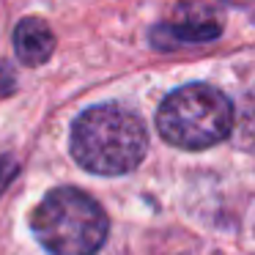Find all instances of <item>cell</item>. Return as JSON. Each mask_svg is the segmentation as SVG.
<instances>
[{
    "label": "cell",
    "mask_w": 255,
    "mask_h": 255,
    "mask_svg": "<svg viewBox=\"0 0 255 255\" xmlns=\"http://www.w3.org/2000/svg\"><path fill=\"white\" fill-rule=\"evenodd\" d=\"M77 165L96 176H124L143 162L148 132L143 118L124 105H96L80 113L69 134Z\"/></svg>",
    "instance_id": "cell-1"
},
{
    "label": "cell",
    "mask_w": 255,
    "mask_h": 255,
    "mask_svg": "<svg viewBox=\"0 0 255 255\" xmlns=\"http://www.w3.org/2000/svg\"><path fill=\"white\" fill-rule=\"evenodd\" d=\"M33 236L50 255H96L107 239V214L88 192L58 187L30 214Z\"/></svg>",
    "instance_id": "cell-2"
},
{
    "label": "cell",
    "mask_w": 255,
    "mask_h": 255,
    "mask_svg": "<svg viewBox=\"0 0 255 255\" xmlns=\"http://www.w3.org/2000/svg\"><path fill=\"white\" fill-rule=\"evenodd\" d=\"M236 113L220 88L189 83L162 99L156 110V129L162 140L184 151H203L222 143L233 132Z\"/></svg>",
    "instance_id": "cell-3"
},
{
    "label": "cell",
    "mask_w": 255,
    "mask_h": 255,
    "mask_svg": "<svg viewBox=\"0 0 255 255\" xmlns=\"http://www.w3.org/2000/svg\"><path fill=\"white\" fill-rule=\"evenodd\" d=\"M220 33V17L211 8L187 3V6H178L173 17L151 33V41L162 50H167V47L176 44H206V41H214Z\"/></svg>",
    "instance_id": "cell-4"
},
{
    "label": "cell",
    "mask_w": 255,
    "mask_h": 255,
    "mask_svg": "<svg viewBox=\"0 0 255 255\" xmlns=\"http://www.w3.org/2000/svg\"><path fill=\"white\" fill-rule=\"evenodd\" d=\"M14 50H17V58L25 66L47 63L52 50H55V36H52L50 25L39 17L22 19L17 25V30H14Z\"/></svg>",
    "instance_id": "cell-5"
},
{
    "label": "cell",
    "mask_w": 255,
    "mask_h": 255,
    "mask_svg": "<svg viewBox=\"0 0 255 255\" xmlns=\"http://www.w3.org/2000/svg\"><path fill=\"white\" fill-rule=\"evenodd\" d=\"M239 140H242V145L255 151V96L244 102V113L239 121Z\"/></svg>",
    "instance_id": "cell-6"
},
{
    "label": "cell",
    "mask_w": 255,
    "mask_h": 255,
    "mask_svg": "<svg viewBox=\"0 0 255 255\" xmlns=\"http://www.w3.org/2000/svg\"><path fill=\"white\" fill-rule=\"evenodd\" d=\"M14 176H17V165L11 159H6V156H0V192L11 184Z\"/></svg>",
    "instance_id": "cell-7"
},
{
    "label": "cell",
    "mask_w": 255,
    "mask_h": 255,
    "mask_svg": "<svg viewBox=\"0 0 255 255\" xmlns=\"http://www.w3.org/2000/svg\"><path fill=\"white\" fill-rule=\"evenodd\" d=\"M225 3H231V6H253L255 0H225Z\"/></svg>",
    "instance_id": "cell-8"
}]
</instances>
